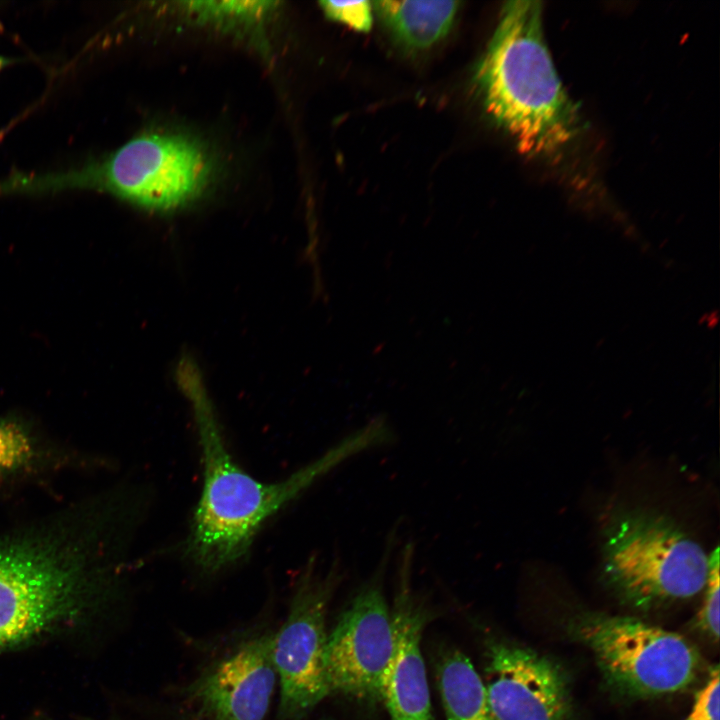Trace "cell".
I'll return each instance as SVG.
<instances>
[{"instance_id":"cell-6","label":"cell","mask_w":720,"mask_h":720,"mask_svg":"<svg viewBox=\"0 0 720 720\" xmlns=\"http://www.w3.org/2000/svg\"><path fill=\"white\" fill-rule=\"evenodd\" d=\"M343 578L338 556L326 569L318 568L312 556L300 574L288 616L273 634L272 656L280 681L279 720H301L330 694L325 620Z\"/></svg>"},{"instance_id":"cell-15","label":"cell","mask_w":720,"mask_h":720,"mask_svg":"<svg viewBox=\"0 0 720 720\" xmlns=\"http://www.w3.org/2000/svg\"><path fill=\"white\" fill-rule=\"evenodd\" d=\"M705 596L698 613L697 624L715 641L719 638V548L708 555V575Z\"/></svg>"},{"instance_id":"cell-1","label":"cell","mask_w":720,"mask_h":720,"mask_svg":"<svg viewBox=\"0 0 720 720\" xmlns=\"http://www.w3.org/2000/svg\"><path fill=\"white\" fill-rule=\"evenodd\" d=\"M114 528L112 515L91 503L0 538V651L107 602L120 576Z\"/></svg>"},{"instance_id":"cell-4","label":"cell","mask_w":720,"mask_h":720,"mask_svg":"<svg viewBox=\"0 0 720 720\" xmlns=\"http://www.w3.org/2000/svg\"><path fill=\"white\" fill-rule=\"evenodd\" d=\"M212 169L209 154L191 137L146 132L79 167L46 173L15 170L0 180V194L89 189L144 209L168 212L197 199L206 189Z\"/></svg>"},{"instance_id":"cell-7","label":"cell","mask_w":720,"mask_h":720,"mask_svg":"<svg viewBox=\"0 0 720 720\" xmlns=\"http://www.w3.org/2000/svg\"><path fill=\"white\" fill-rule=\"evenodd\" d=\"M601 670L634 695H661L689 686L699 668L697 650L681 635L618 616H589L577 626Z\"/></svg>"},{"instance_id":"cell-9","label":"cell","mask_w":720,"mask_h":720,"mask_svg":"<svg viewBox=\"0 0 720 720\" xmlns=\"http://www.w3.org/2000/svg\"><path fill=\"white\" fill-rule=\"evenodd\" d=\"M414 555V544L407 542L396 557V587L390 611L394 648L380 693L390 720H433L420 646L431 610L412 585Z\"/></svg>"},{"instance_id":"cell-18","label":"cell","mask_w":720,"mask_h":720,"mask_svg":"<svg viewBox=\"0 0 720 720\" xmlns=\"http://www.w3.org/2000/svg\"><path fill=\"white\" fill-rule=\"evenodd\" d=\"M22 61L21 59L17 58H10L0 55V71L5 69L8 66H11L17 62Z\"/></svg>"},{"instance_id":"cell-16","label":"cell","mask_w":720,"mask_h":720,"mask_svg":"<svg viewBox=\"0 0 720 720\" xmlns=\"http://www.w3.org/2000/svg\"><path fill=\"white\" fill-rule=\"evenodd\" d=\"M320 5L329 18L343 22L358 31L367 32L372 26V7L368 1H322Z\"/></svg>"},{"instance_id":"cell-13","label":"cell","mask_w":720,"mask_h":720,"mask_svg":"<svg viewBox=\"0 0 720 720\" xmlns=\"http://www.w3.org/2000/svg\"><path fill=\"white\" fill-rule=\"evenodd\" d=\"M437 673L446 720H493L485 684L468 657L449 651Z\"/></svg>"},{"instance_id":"cell-17","label":"cell","mask_w":720,"mask_h":720,"mask_svg":"<svg viewBox=\"0 0 720 720\" xmlns=\"http://www.w3.org/2000/svg\"><path fill=\"white\" fill-rule=\"evenodd\" d=\"M685 720H719V668L713 667L706 683L695 695Z\"/></svg>"},{"instance_id":"cell-5","label":"cell","mask_w":720,"mask_h":720,"mask_svg":"<svg viewBox=\"0 0 720 720\" xmlns=\"http://www.w3.org/2000/svg\"><path fill=\"white\" fill-rule=\"evenodd\" d=\"M602 566L609 586L639 608L688 599L706 584L708 555L670 518L625 511L606 527Z\"/></svg>"},{"instance_id":"cell-3","label":"cell","mask_w":720,"mask_h":720,"mask_svg":"<svg viewBox=\"0 0 720 720\" xmlns=\"http://www.w3.org/2000/svg\"><path fill=\"white\" fill-rule=\"evenodd\" d=\"M541 1H509L475 71L485 111L534 157L554 156L579 135L577 105L557 73L545 40Z\"/></svg>"},{"instance_id":"cell-8","label":"cell","mask_w":720,"mask_h":720,"mask_svg":"<svg viewBox=\"0 0 720 720\" xmlns=\"http://www.w3.org/2000/svg\"><path fill=\"white\" fill-rule=\"evenodd\" d=\"M396 546L393 529L371 576L358 588L327 635L325 668L330 693L362 701L380 699L394 648V629L383 582Z\"/></svg>"},{"instance_id":"cell-12","label":"cell","mask_w":720,"mask_h":720,"mask_svg":"<svg viewBox=\"0 0 720 720\" xmlns=\"http://www.w3.org/2000/svg\"><path fill=\"white\" fill-rule=\"evenodd\" d=\"M458 1H376L380 20L394 39L411 50L427 49L443 39L453 26Z\"/></svg>"},{"instance_id":"cell-11","label":"cell","mask_w":720,"mask_h":720,"mask_svg":"<svg viewBox=\"0 0 720 720\" xmlns=\"http://www.w3.org/2000/svg\"><path fill=\"white\" fill-rule=\"evenodd\" d=\"M273 634L244 643L195 680L186 698L203 720H263L276 683Z\"/></svg>"},{"instance_id":"cell-14","label":"cell","mask_w":720,"mask_h":720,"mask_svg":"<svg viewBox=\"0 0 720 720\" xmlns=\"http://www.w3.org/2000/svg\"><path fill=\"white\" fill-rule=\"evenodd\" d=\"M46 448L23 423L0 417V483L38 472L47 464Z\"/></svg>"},{"instance_id":"cell-2","label":"cell","mask_w":720,"mask_h":720,"mask_svg":"<svg viewBox=\"0 0 720 720\" xmlns=\"http://www.w3.org/2000/svg\"><path fill=\"white\" fill-rule=\"evenodd\" d=\"M178 381L191 404L203 462L202 493L186 553L206 573L218 572L242 559L266 520L318 479L355 455L389 441L385 424L372 418L289 477L264 483L233 460L213 405L190 360L181 362Z\"/></svg>"},{"instance_id":"cell-10","label":"cell","mask_w":720,"mask_h":720,"mask_svg":"<svg viewBox=\"0 0 720 720\" xmlns=\"http://www.w3.org/2000/svg\"><path fill=\"white\" fill-rule=\"evenodd\" d=\"M485 688L493 720H568L567 679L549 658L503 642L488 646Z\"/></svg>"}]
</instances>
